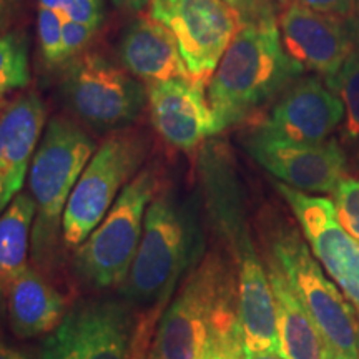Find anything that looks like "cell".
I'll list each match as a JSON object with an SVG mask.
<instances>
[{
	"label": "cell",
	"instance_id": "277c9868",
	"mask_svg": "<svg viewBox=\"0 0 359 359\" xmlns=\"http://www.w3.org/2000/svg\"><path fill=\"white\" fill-rule=\"evenodd\" d=\"M95 154V143L79 125L52 118L35 151L29 170V187L35 203L32 258L48 262L62 236L67 201L80 175Z\"/></svg>",
	"mask_w": 359,
	"mask_h": 359
},
{
	"label": "cell",
	"instance_id": "cb8c5ba5",
	"mask_svg": "<svg viewBox=\"0 0 359 359\" xmlns=\"http://www.w3.org/2000/svg\"><path fill=\"white\" fill-rule=\"evenodd\" d=\"M64 15L60 11L39 7L37 29L40 53L47 67L65 65L64 62Z\"/></svg>",
	"mask_w": 359,
	"mask_h": 359
},
{
	"label": "cell",
	"instance_id": "6da1fadb",
	"mask_svg": "<svg viewBox=\"0 0 359 359\" xmlns=\"http://www.w3.org/2000/svg\"><path fill=\"white\" fill-rule=\"evenodd\" d=\"M150 359H243L238 276L222 255L210 253L156 323Z\"/></svg>",
	"mask_w": 359,
	"mask_h": 359
},
{
	"label": "cell",
	"instance_id": "d590c367",
	"mask_svg": "<svg viewBox=\"0 0 359 359\" xmlns=\"http://www.w3.org/2000/svg\"><path fill=\"white\" fill-rule=\"evenodd\" d=\"M243 359H283L278 354H251V356H243Z\"/></svg>",
	"mask_w": 359,
	"mask_h": 359
},
{
	"label": "cell",
	"instance_id": "484cf974",
	"mask_svg": "<svg viewBox=\"0 0 359 359\" xmlns=\"http://www.w3.org/2000/svg\"><path fill=\"white\" fill-rule=\"evenodd\" d=\"M100 27L93 25H83L77 24V22L65 20L64 22V62L65 65L69 62L82 55L85 47L92 42V39L95 37L97 30Z\"/></svg>",
	"mask_w": 359,
	"mask_h": 359
},
{
	"label": "cell",
	"instance_id": "7402d4cb",
	"mask_svg": "<svg viewBox=\"0 0 359 359\" xmlns=\"http://www.w3.org/2000/svg\"><path fill=\"white\" fill-rule=\"evenodd\" d=\"M30 82L29 42L19 32L0 37V103L11 90L25 88Z\"/></svg>",
	"mask_w": 359,
	"mask_h": 359
},
{
	"label": "cell",
	"instance_id": "e575fe53",
	"mask_svg": "<svg viewBox=\"0 0 359 359\" xmlns=\"http://www.w3.org/2000/svg\"><path fill=\"white\" fill-rule=\"evenodd\" d=\"M39 7H48V8H55V11H62V7L65 6L69 0H37Z\"/></svg>",
	"mask_w": 359,
	"mask_h": 359
},
{
	"label": "cell",
	"instance_id": "52a82bcc",
	"mask_svg": "<svg viewBox=\"0 0 359 359\" xmlns=\"http://www.w3.org/2000/svg\"><path fill=\"white\" fill-rule=\"evenodd\" d=\"M147 143L133 133L107 138L80 175L62 218V238L70 248L80 246L110 212L125 187L137 177Z\"/></svg>",
	"mask_w": 359,
	"mask_h": 359
},
{
	"label": "cell",
	"instance_id": "3957f363",
	"mask_svg": "<svg viewBox=\"0 0 359 359\" xmlns=\"http://www.w3.org/2000/svg\"><path fill=\"white\" fill-rule=\"evenodd\" d=\"M201 246L195 213L172 193L156 195L148 205L123 293L138 303L167 304L180 278L198 263Z\"/></svg>",
	"mask_w": 359,
	"mask_h": 359
},
{
	"label": "cell",
	"instance_id": "d6a6232c",
	"mask_svg": "<svg viewBox=\"0 0 359 359\" xmlns=\"http://www.w3.org/2000/svg\"><path fill=\"white\" fill-rule=\"evenodd\" d=\"M346 27H348L349 35H351L354 48L359 50V7H358V11L354 12L353 15L346 20Z\"/></svg>",
	"mask_w": 359,
	"mask_h": 359
},
{
	"label": "cell",
	"instance_id": "8992f818",
	"mask_svg": "<svg viewBox=\"0 0 359 359\" xmlns=\"http://www.w3.org/2000/svg\"><path fill=\"white\" fill-rule=\"evenodd\" d=\"M158 185L154 167L138 172L100 224L77 246L74 266L85 283L95 288L123 285L140 245L148 205L156 196Z\"/></svg>",
	"mask_w": 359,
	"mask_h": 359
},
{
	"label": "cell",
	"instance_id": "30bf717a",
	"mask_svg": "<svg viewBox=\"0 0 359 359\" xmlns=\"http://www.w3.org/2000/svg\"><path fill=\"white\" fill-rule=\"evenodd\" d=\"M137 323L123 304L85 302L45 339L40 359H130Z\"/></svg>",
	"mask_w": 359,
	"mask_h": 359
},
{
	"label": "cell",
	"instance_id": "44dd1931",
	"mask_svg": "<svg viewBox=\"0 0 359 359\" xmlns=\"http://www.w3.org/2000/svg\"><path fill=\"white\" fill-rule=\"evenodd\" d=\"M34 222L35 203L29 193H19L0 213V298H6L13 280L29 268Z\"/></svg>",
	"mask_w": 359,
	"mask_h": 359
},
{
	"label": "cell",
	"instance_id": "d6986e66",
	"mask_svg": "<svg viewBox=\"0 0 359 359\" xmlns=\"http://www.w3.org/2000/svg\"><path fill=\"white\" fill-rule=\"evenodd\" d=\"M266 271L275 296L280 356L283 359H331L321 333L280 264L269 253Z\"/></svg>",
	"mask_w": 359,
	"mask_h": 359
},
{
	"label": "cell",
	"instance_id": "7c38bea8",
	"mask_svg": "<svg viewBox=\"0 0 359 359\" xmlns=\"http://www.w3.org/2000/svg\"><path fill=\"white\" fill-rule=\"evenodd\" d=\"M275 187L298 219L314 258L359 313V243L341 226L334 203L286 183H275Z\"/></svg>",
	"mask_w": 359,
	"mask_h": 359
},
{
	"label": "cell",
	"instance_id": "ac0fdd59",
	"mask_svg": "<svg viewBox=\"0 0 359 359\" xmlns=\"http://www.w3.org/2000/svg\"><path fill=\"white\" fill-rule=\"evenodd\" d=\"M120 58L125 70L147 83L190 77L177 40L148 13L138 15L125 29Z\"/></svg>",
	"mask_w": 359,
	"mask_h": 359
},
{
	"label": "cell",
	"instance_id": "9a60e30c",
	"mask_svg": "<svg viewBox=\"0 0 359 359\" xmlns=\"http://www.w3.org/2000/svg\"><path fill=\"white\" fill-rule=\"evenodd\" d=\"M339 95L318 77H302L278 98L259 128L303 143H321L343 122Z\"/></svg>",
	"mask_w": 359,
	"mask_h": 359
},
{
	"label": "cell",
	"instance_id": "f1b7e54d",
	"mask_svg": "<svg viewBox=\"0 0 359 359\" xmlns=\"http://www.w3.org/2000/svg\"><path fill=\"white\" fill-rule=\"evenodd\" d=\"M165 304H158L154 311L147 314L143 320L137 323V330H135L132 353L130 359H150V348H151V336L155 333L156 323H158L160 311Z\"/></svg>",
	"mask_w": 359,
	"mask_h": 359
},
{
	"label": "cell",
	"instance_id": "603a6c76",
	"mask_svg": "<svg viewBox=\"0 0 359 359\" xmlns=\"http://www.w3.org/2000/svg\"><path fill=\"white\" fill-rule=\"evenodd\" d=\"M344 105L343 135L348 140L359 138V50L354 48L339 74L327 83Z\"/></svg>",
	"mask_w": 359,
	"mask_h": 359
},
{
	"label": "cell",
	"instance_id": "7a4b0ae2",
	"mask_svg": "<svg viewBox=\"0 0 359 359\" xmlns=\"http://www.w3.org/2000/svg\"><path fill=\"white\" fill-rule=\"evenodd\" d=\"M303 72L283 45L278 20L241 24L206 90L218 133L278 100Z\"/></svg>",
	"mask_w": 359,
	"mask_h": 359
},
{
	"label": "cell",
	"instance_id": "e0dca14e",
	"mask_svg": "<svg viewBox=\"0 0 359 359\" xmlns=\"http://www.w3.org/2000/svg\"><path fill=\"white\" fill-rule=\"evenodd\" d=\"M240 318L243 331V356L251 354H278L280 338L276 326L275 296L266 268L257 250L236 259Z\"/></svg>",
	"mask_w": 359,
	"mask_h": 359
},
{
	"label": "cell",
	"instance_id": "8fae6325",
	"mask_svg": "<svg viewBox=\"0 0 359 359\" xmlns=\"http://www.w3.org/2000/svg\"><path fill=\"white\" fill-rule=\"evenodd\" d=\"M245 148L258 165L294 190L334 193L344 180L346 155L336 140L294 142L258 127L248 135Z\"/></svg>",
	"mask_w": 359,
	"mask_h": 359
},
{
	"label": "cell",
	"instance_id": "2e32d148",
	"mask_svg": "<svg viewBox=\"0 0 359 359\" xmlns=\"http://www.w3.org/2000/svg\"><path fill=\"white\" fill-rule=\"evenodd\" d=\"M45 120L47 110L35 93L15 98L0 118V213L24 187Z\"/></svg>",
	"mask_w": 359,
	"mask_h": 359
},
{
	"label": "cell",
	"instance_id": "5bb4252c",
	"mask_svg": "<svg viewBox=\"0 0 359 359\" xmlns=\"http://www.w3.org/2000/svg\"><path fill=\"white\" fill-rule=\"evenodd\" d=\"M280 34L286 52L304 69L330 83L354 50L346 20L291 2L280 15Z\"/></svg>",
	"mask_w": 359,
	"mask_h": 359
},
{
	"label": "cell",
	"instance_id": "d4e9b609",
	"mask_svg": "<svg viewBox=\"0 0 359 359\" xmlns=\"http://www.w3.org/2000/svg\"><path fill=\"white\" fill-rule=\"evenodd\" d=\"M333 195L341 226L359 243V180H341Z\"/></svg>",
	"mask_w": 359,
	"mask_h": 359
},
{
	"label": "cell",
	"instance_id": "ba28073f",
	"mask_svg": "<svg viewBox=\"0 0 359 359\" xmlns=\"http://www.w3.org/2000/svg\"><path fill=\"white\" fill-rule=\"evenodd\" d=\"M62 93L75 115L98 128L128 125L148 102L137 77L98 53H82L65 65Z\"/></svg>",
	"mask_w": 359,
	"mask_h": 359
},
{
	"label": "cell",
	"instance_id": "4dcf8cb0",
	"mask_svg": "<svg viewBox=\"0 0 359 359\" xmlns=\"http://www.w3.org/2000/svg\"><path fill=\"white\" fill-rule=\"evenodd\" d=\"M20 8V0H0V37L7 34L8 25L12 24Z\"/></svg>",
	"mask_w": 359,
	"mask_h": 359
},
{
	"label": "cell",
	"instance_id": "5b68a950",
	"mask_svg": "<svg viewBox=\"0 0 359 359\" xmlns=\"http://www.w3.org/2000/svg\"><path fill=\"white\" fill-rule=\"evenodd\" d=\"M268 243V253L302 299L331 359H359V320L354 308L325 276L302 235L288 224H278Z\"/></svg>",
	"mask_w": 359,
	"mask_h": 359
},
{
	"label": "cell",
	"instance_id": "8d00e7d4",
	"mask_svg": "<svg viewBox=\"0 0 359 359\" xmlns=\"http://www.w3.org/2000/svg\"><path fill=\"white\" fill-rule=\"evenodd\" d=\"M278 2H281V4H286V2H288V0H278Z\"/></svg>",
	"mask_w": 359,
	"mask_h": 359
},
{
	"label": "cell",
	"instance_id": "83f0119b",
	"mask_svg": "<svg viewBox=\"0 0 359 359\" xmlns=\"http://www.w3.org/2000/svg\"><path fill=\"white\" fill-rule=\"evenodd\" d=\"M60 12L65 20L77 24L100 27L103 22L102 0H69Z\"/></svg>",
	"mask_w": 359,
	"mask_h": 359
},
{
	"label": "cell",
	"instance_id": "9c48e42d",
	"mask_svg": "<svg viewBox=\"0 0 359 359\" xmlns=\"http://www.w3.org/2000/svg\"><path fill=\"white\" fill-rule=\"evenodd\" d=\"M148 15L177 40L191 79L208 82L241 27L222 0H150Z\"/></svg>",
	"mask_w": 359,
	"mask_h": 359
},
{
	"label": "cell",
	"instance_id": "ffe728a7",
	"mask_svg": "<svg viewBox=\"0 0 359 359\" xmlns=\"http://www.w3.org/2000/svg\"><path fill=\"white\" fill-rule=\"evenodd\" d=\"M6 299L8 325L17 338L52 333L65 318L64 296L30 266L13 280Z\"/></svg>",
	"mask_w": 359,
	"mask_h": 359
},
{
	"label": "cell",
	"instance_id": "4fadbf2b",
	"mask_svg": "<svg viewBox=\"0 0 359 359\" xmlns=\"http://www.w3.org/2000/svg\"><path fill=\"white\" fill-rule=\"evenodd\" d=\"M205 85L191 77L147 83L151 123L168 145L191 151L218 135Z\"/></svg>",
	"mask_w": 359,
	"mask_h": 359
},
{
	"label": "cell",
	"instance_id": "f546056e",
	"mask_svg": "<svg viewBox=\"0 0 359 359\" xmlns=\"http://www.w3.org/2000/svg\"><path fill=\"white\" fill-rule=\"evenodd\" d=\"M293 2L311 11L339 17L343 20H348L359 7V0H293Z\"/></svg>",
	"mask_w": 359,
	"mask_h": 359
},
{
	"label": "cell",
	"instance_id": "4316f807",
	"mask_svg": "<svg viewBox=\"0 0 359 359\" xmlns=\"http://www.w3.org/2000/svg\"><path fill=\"white\" fill-rule=\"evenodd\" d=\"M240 17L241 24L276 20V8L273 0H222Z\"/></svg>",
	"mask_w": 359,
	"mask_h": 359
},
{
	"label": "cell",
	"instance_id": "1f68e13d",
	"mask_svg": "<svg viewBox=\"0 0 359 359\" xmlns=\"http://www.w3.org/2000/svg\"><path fill=\"white\" fill-rule=\"evenodd\" d=\"M0 359H30L24 351L11 346L6 341L0 339Z\"/></svg>",
	"mask_w": 359,
	"mask_h": 359
},
{
	"label": "cell",
	"instance_id": "836d02e7",
	"mask_svg": "<svg viewBox=\"0 0 359 359\" xmlns=\"http://www.w3.org/2000/svg\"><path fill=\"white\" fill-rule=\"evenodd\" d=\"M111 2L123 11H140L143 7H148L150 0H111Z\"/></svg>",
	"mask_w": 359,
	"mask_h": 359
}]
</instances>
